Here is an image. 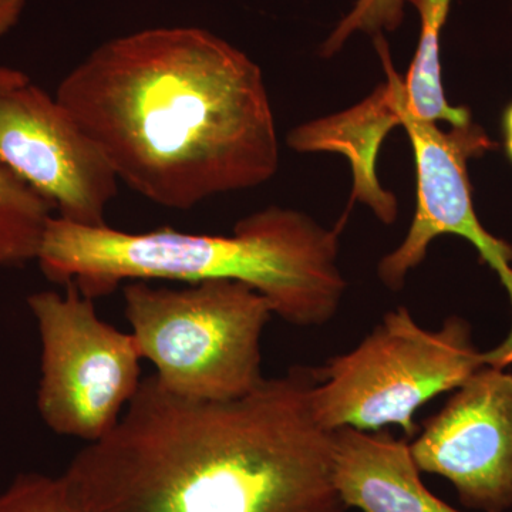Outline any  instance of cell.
<instances>
[{
    "instance_id": "1",
    "label": "cell",
    "mask_w": 512,
    "mask_h": 512,
    "mask_svg": "<svg viewBox=\"0 0 512 512\" xmlns=\"http://www.w3.org/2000/svg\"><path fill=\"white\" fill-rule=\"evenodd\" d=\"M318 373L296 366L227 402L185 399L154 376L116 429L62 474L87 512H346L333 431L313 414Z\"/></svg>"
},
{
    "instance_id": "2",
    "label": "cell",
    "mask_w": 512,
    "mask_h": 512,
    "mask_svg": "<svg viewBox=\"0 0 512 512\" xmlns=\"http://www.w3.org/2000/svg\"><path fill=\"white\" fill-rule=\"evenodd\" d=\"M55 97L119 180L161 207L190 210L278 171L261 67L208 30L111 39L64 77Z\"/></svg>"
},
{
    "instance_id": "3",
    "label": "cell",
    "mask_w": 512,
    "mask_h": 512,
    "mask_svg": "<svg viewBox=\"0 0 512 512\" xmlns=\"http://www.w3.org/2000/svg\"><path fill=\"white\" fill-rule=\"evenodd\" d=\"M36 261L47 279L72 282L92 299L133 281L241 282L299 328L329 323L348 289L338 264L339 228L281 207L242 218L229 237L170 227L131 234L52 217Z\"/></svg>"
},
{
    "instance_id": "4",
    "label": "cell",
    "mask_w": 512,
    "mask_h": 512,
    "mask_svg": "<svg viewBox=\"0 0 512 512\" xmlns=\"http://www.w3.org/2000/svg\"><path fill=\"white\" fill-rule=\"evenodd\" d=\"M123 295L131 335L167 392L227 402L264 382L262 336L274 312L251 286L207 281L171 289L133 281Z\"/></svg>"
},
{
    "instance_id": "5",
    "label": "cell",
    "mask_w": 512,
    "mask_h": 512,
    "mask_svg": "<svg viewBox=\"0 0 512 512\" xmlns=\"http://www.w3.org/2000/svg\"><path fill=\"white\" fill-rule=\"evenodd\" d=\"M490 366L473 343L466 319L451 316L440 329H424L404 306L386 313L356 348L316 369L315 419L323 429L419 431L416 413L440 394L457 390Z\"/></svg>"
},
{
    "instance_id": "6",
    "label": "cell",
    "mask_w": 512,
    "mask_h": 512,
    "mask_svg": "<svg viewBox=\"0 0 512 512\" xmlns=\"http://www.w3.org/2000/svg\"><path fill=\"white\" fill-rule=\"evenodd\" d=\"M64 286L63 295L28 298L40 338L37 410L56 434L96 443L116 429L140 389L143 357L131 332L104 322L72 282Z\"/></svg>"
},
{
    "instance_id": "7",
    "label": "cell",
    "mask_w": 512,
    "mask_h": 512,
    "mask_svg": "<svg viewBox=\"0 0 512 512\" xmlns=\"http://www.w3.org/2000/svg\"><path fill=\"white\" fill-rule=\"evenodd\" d=\"M375 45L386 73L387 94L400 126L412 143L416 164V212L402 244L384 255L377 276L386 288L399 291L407 275L423 264L431 242L441 235L466 239L481 261L494 269L510 295L512 306V245L495 238L481 225L474 210L468 163L497 148L484 128L471 123L443 131L436 123L417 119L404 109L402 76L394 69L384 36ZM505 342L512 346V326Z\"/></svg>"
},
{
    "instance_id": "8",
    "label": "cell",
    "mask_w": 512,
    "mask_h": 512,
    "mask_svg": "<svg viewBox=\"0 0 512 512\" xmlns=\"http://www.w3.org/2000/svg\"><path fill=\"white\" fill-rule=\"evenodd\" d=\"M0 167L62 220L106 227L107 205L119 190L116 171L56 97L32 82L0 92Z\"/></svg>"
},
{
    "instance_id": "9",
    "label": "cell",
    "mask_w": 512,
    "mask_h": 512,
    "mask_svg": "<svg viewBox=\"0 0 512 512\" xmlns=\"http://www.w3.org/2000/svg\"><path fill=\"white\" fill-rule=\"evenodd\" d=\"M410 448L421 473L446 478L464 507L483 512L512 508V373L484 366Z\"/></svg>"
},
{
    "instance_id": "10",
    "label": "cell",
    "mask_w": 512,
    "mask_h": 512,
    "mask_svg": "<svg viewBox=\"0 0 512 512\" xmlns=\"http://www.w3.org/2000/svg\"><path fill=\"white\" fill-rule=\"evenodd\" d=\"M333 480L348 510L461 512L423 483L409 439L384 430L333 431Z\"/></svg>"
},
{
    "instance_id": "11",
    "label": "cell",
    "mask_w": 512,
    "mask_h": 512,
    "mask_svg": "<svg viewBox=\"0 0 512 512\" xmlns=\"http://www.w3.org/2000/svg\"><path fill=\"white\" fill-rule=\"evenodd\" d=\"M400 126L384 84L362 103L333 116L293 128L288 144L299 153H339L352 165V200L367 205L383 224L397 218L396 197L384 190L377 178V156L392 128Z\"/></svg>"
},
{
    "instance_id": "12",
    "label": "cell",
    "mask_w": 512,
    "mask_h": 512,
    "mask_svg": "<svg viewBox=\"0 0 512 512\" xmlns=\"http://www.w3.org/2000/svg\"><path fill=\"white\" fill-rule=\"evenodd\" d=\"M420 15V39L406 77L400 84L404 109L417 119L451 127L471 123L468 107L448 103L441 83L440 35L453 0H406Z\"/></svg>"
},
{
    "instance_id": "13",
    "label": "cell",
    "mask_w": 512,
    "mask_h": 512,
    "mask_svg": "<svg viewBox=\"0 0 512 512\" xmlns=\"http://www.w3.org/2000/svg\"><path fill=\"white\" fill-rule=\"evenodd\" d=\"M28 82V74L0 66V92ZM52 211L45 198L0 167V266L36 261Z\"/></svg>"
},
{
    "instance_id": "14",
    "label": "cell",
    "mask_w": 512,
    "mask_h": 512,
    "mask_svg": "<svg viewBox=\"0 0 512 512\" xmlns=\"http://www.w3.org/2000/svg\"><path fill=\"white\" fill-rule=\"evenodd\" d=\"M0 512H87L74 498L63 476L19 474L0 493Z\"/></svg>"
},
{
    "instance_id": "15",
    "label": "cell",
    "mask_w": 512,
    "mask_h": 512,
    "mask_svg": "<svg viewBox=\"0 0 512 512\" xmlns=\"http://www.w3.org/2000/svg\"><path fill=\"white\" fill-rule=\"evenodd\" d=\"M404 3L406 0H356L348 15L340 19L323 42L319 55L326 59L335 56L357 32L375 37L396 32L403 23Z\"/></svg>"
},
{
    "instance_id": "16",
    "label": "cell",
    "mask_w": 512,
    "mask_h": 512,
    "mask_svg": "<svg viewBox=\"0 0 512 512\" xmlns=\"http://www.w3.org/2000/svg\"><path fill=\"white\" fill-rule=\"evenodd\" d=\"M25 6L26 0H0V36L19 22Z\"/></svg>"
},
{
    "instance_id": "17",
    "label": "cell",
    "mask_w": 512,
    "mask_h": 512,
    "mask_svg": "<svg viewBox=\"0 0 512 512\" xmlns=\"http://www.w3.org/2000/svg\"><path fill=\"white\" fill-rule=\"evenodd\" d=\"M501 124H503L505 154L512 163V103L508 104L507 109L504 110Z\"/></svg>"
}]
</instances>
